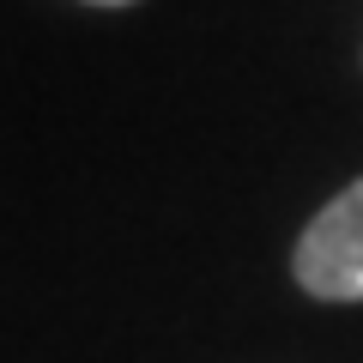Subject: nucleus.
<instances>
[{"mask_svg":"<svg viewBox=\"0 0 363 363\" xmlns=\"http://www.w3.org/2000/svg\"><path fill=\"white\" fill-rule=\"evenodd\" d=\"M291 272L321 303H363V176L303 224Z\"/></svg>","mask_w":363,"mask_h":363,"instance_id":"obj_1","label":"nucleus"},{"mask_svg":"<svg viewBox=\"0 0 363 363\" xmlns=\"http://www.w3.org/2000/svg\"><path fill=\"white\" fill-rule=\"evenodd\" d=\"M85 6H133V0H85Z\"/></svg>","mask_w":363,"mask_h":363,"instance_id":"obj_2","label":"nucleus"}]
</instances>
